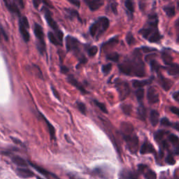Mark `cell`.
<instances>
[{
    "label": "cell",
    "instance_id": "obj_23",
    "mask_svg": "<svg viewBox=\"0 0 179 179\" xmlns=\"http://www.w3.org/2000/svg\"><path fill=\"white\" fill-rule=\"evenodd\" d=\"M48 39H49L50 41L53 44L55 45V46H59V45H61V42L60 41V40L58 39V38L57 37L56 34H55L54 33L49 32L48 34Z\"/></svg>",
    "mask_w": 179,
    "mask_h": 179
},
{
    "label": "cell",
    "instance_id": "obj_15",
    "mask_svg": "<svg viewBox=\"0 0 179 179\" xmlns=\"http://www.w3.org/2000/svg\"><path fill=\"white\" fill-rule=\"evenodd\" d=\"M159 83L162 86V88L165 91L169 90L170 88H171L172 85H173V83L171 82V81H170V80L167 79H165V78H164L161 75L159 76Z\"/></svg>",
    "mask_w": 179,
    "mask_h": 179
},
{
    "label": "cell",
    "instance_id": "obj_6",
    "mask_svg": "<svg viewBox=\"0 0 179 179\" xmlns=\"http://www.w3.org/2000/svg\"><path fill=\"white\" fill-rule=\"evenodd\" d=\"M96 22L97 26V37H99L109 27V20L106 17H100Z\"/></svg>",
    "mask_w": 179,
    "mask_h": 179
},
{
    "label": "cell",
    "instance_id": "obj_46",
    "mask_svg": "<svg viewBox=\"0 0 179 179\" xmlns=\"http://www.w3.org/2000/svg\"><path fill=\"white\" fill-rule=\"evenodd\" d=\"M111 9H112V11L115 14H117V4L116 3H114V4H111Z\"/></svg>",
    "mask_w": 179,
    "mask_h": 179
},
{
    "label": "cell",
    "instance_id": "obj_58",
    "mask_svg": "<svg viewBox=\"0 0 179 179\" xmlns=\"http://www.w3.org/2000/svg\"><path fill=\"white\" fill-rule=\"evenodd\" d=\"M178 8H179V2H178Z\"/></svg>",
    "mask_w": 179,
    "mask_h": 179
},
{
    "label": "cell",
    "instance_id": "obj_36",
    "mask_svg": "<svg viewBox=\"0 0 179 179\" xmlns=\"http://www.w3.org/2000/svg\"><path fill=\"white\" fill-rule=\"evenodd\" d=\"M111 69H112V65L110 63L107 64V65H104L103 67H102V72L105 74H108L111 72Z\"/></svg>",
    "mask_w": 179,
    "mask_h": 179
},
{
    "label": "cell",
    "instance_id": "obj_16",
    "mask_svg": "<svg viewBox=\"0 0 179 179\" xmlns=\"http://www.w3.org/2000/svg\"><path fill=\"white\" fill-rule=\"evenodd\" d=\"M155 149L153 145L150 143L146 142L143 145L141 146L140 149V153L141 154H147V153H154Z\"/></svg>",
    "mask_w": 179,
    "mask_h": 179
},
{
    "label": "cell",
    "instance_id": "obj_28",
    "mask_svg": "<svg viewBox=\"0 0 179 179\" xmlns=\"http://www.w3.org/2000/svg\"><path fill=\"white\" fill-rule=\"evenodd\" d=\"M144 94H145V92H144V90L142 89V88L138 89L136 91L137 98L139 102H141V101L143 100V99L144 97Z\"/></svg>",
    "mask_w": 179,
    "mask_h": 179
},
{
    "label": "cell",
    "instance_id": "obj_54",
    "mask_svg": "<svg viewBox=\"0 0 179 179\" xmlns=\"http://www.w3.org/2000/svg\"><path fill=\"white\" fill-rule=\"evenodd\" d=\"M34 2V5H35V7H38V5H39V4L40 3V1H33Z\"/></svg>",
    "mask_w": 179,
    "mask_h": 179
},
{
    "label": "cell",
    "instance_id": "obj_34",
    "mask_svg": "<svg viewBox=\"0 0 179 179\" xmlns=\"http://www.w3.org/2000/svg\"><path fill=\"white\" fill-rule=\"evenodd\" d=\"M77 107L79 111H81V114H86V107L83 102H77Z\"/></svg>",
    "mask_w": 179,
    "mask_h": 179
},
{
    "label": "cell",
    "instance_id": "obj_26",
    "mask_svg": "<svg viewBox=\"0 0 179 179\" xmlns=\"http://www.w3.org/2000/svg\"><path fill=\"white\" fill-rule=\"evenodd\" d=\"M137 114H138L139 118L140 119H141L142 120H145L146 115V110L145 107H144L143 105H141L140 107H139Z\"/></svg>",
    "mask_w": 179,
    "mask_h": 179
},
{
    "label": "cell",
    "instance_id": "obj_40",
    "mask_svg": "<svg viewBox=\"0 0 179 179\" xmlns=\"http://www.w3.org/2000/svg\"><path fill=\"white\" fill-rule=\"evenodd\" d=\"M122 109L123 112L127 115H130L131 114L132 111V107L129 105H123L122 106Z\"/></svg>",
    "mask_w": 179,
    "mask_h": 179
},
{
    "label": "cell",
    "instance_id": "obj_29",
    "mask_svg": "<svg viewBox=\"0 0 179 179\" xmlns=\"http://www.w3.org/2000/svg\"><path fill=\"white\" fill-rule=\"evenodd\" d=\"M164 132L162 131V130H159V131H157V132L155 134V140L156 141L159 142L160 141L162 140L163 137H164Z\"/></svg>",
    "mask_w": 179,
    "mask_h": 179
},
{
    "label": "cell",
    "instance_id": "obj_1",
    "mask_svg": "<svg viewBox=\"0 0 179 179\" xmlns=\"http://www.w3.org/2000/svg\"><path fill=\"white\" fill-rule=\"evenodd\" d=\"M132 69V76L143 77L146 75L143 62L141 60V55L139 49H136L133 53V58L129 60Z\"/></svg>",
    "mask_w": 179,
    "mask_h": 179
},
{
    "label": "cell",
    "instance_id": "obj_44",
    "mask_svg": "<svg viewBox=\"0 0 179 179\" xmlns=\"http://www.w3.org/2000/svg\"><path fill=\"white\" fill-rule=\"evenodd\" d=\"M128 179H139L138 177V175L136 173H133V172H129L127 175Z\"/></svg>",
    "mask_w": 179,
    "mask_h": 179
},
{
    "label": "cell",
    "instance_id": "obj_51",
    "mask_svg": "<svg viewBox=\"0 0 179 179\" xmlns=\"http://www.w3.org/2000/svg\"><path fill=\"white\" fill-rule=\"evenodd\" d=\"M173 97L175 99V100H176L178 102H179V91L173 94Z\"/></svg>",
    "mask_w": 179,
    "mask_h": 179
},
{
    "label": "cell",
    "instance_id": "obj_56",
    "mask_svg": "<svg viewBox=\"0 0 179 179\" xmlns=\"http://www.w3.org/2000/svg\"><path fill=\"white\" fill-rule=\"evenodd\" d=\"M177 41L179 42V32H178V34H177Z\"/></svg>",
    "mask_w": 179,
    "mask_h": 179
},
{
    "label": "cell",
    "instance_id": "obj_17",
    "mask_svg": "<svg viewBox=\"0 0 179 179\" xmlns=\"http://www.w3.org/2000/svg\"><path fill=\"white\" fill-rule=\"evenodd\" d=\"M159 114L157 111L153 110L151 111L150 114V121L151 125L153 126H156L157 125L158 122H159Z\"/></svg>",
    "mask_w": 179,
    "mask_h": 179
},
{
    "label": "cell",
    "instance_id": "obj_12",
    "mask_svg": "<svg viewBox=\"0 0 179 179\" xmlns=\"http://www.w3.org/2000/svg\"><path fill=\"white\" fill-rule=\"evenodd\" d=\"M86 2L89 6L90 9L93 11H96L98 8H100L104 4V1H101V0H91V1L87 0Z\"/></svg>",
    "mask_w": 179,
    "mask_h": 179
},
{
    "label": "cell",
    "instance_id": "obj_3",
    "mask_svg": "<svg viewBox=\"0 0 179 179\" xmlns=\"http://www.w3.org/2000/svg\"><path fill=\"white\" fill-rule=\"evenodd\" d=\"M28 28L29 23L27 18L25 16L20 18V21H19V30H20L22 37L23 38L25 42H28L29 39H30V36H29L28 30H27Z\"/></svg>",
    "mask_w": 179,
    "mask_h": 179
},
{
    "label": "cell",
    "instance_id": "obj_33",
    "mask_svg": "<svg viewBox=\"0 0 179 179\" xmlns=\"http://www.w3.org/2000/svg\"><path fill=\"white\" fill-rule=\"evenodd\" d=\"M94 103L95 104V105H96L97 107H98L101 111H103V112L105 113V114H107V113H108L107 109V108H106L105 105H104L103 103H101V102H100L99 101H97V100H94Z\"/></svg>",
    "mask_w": 179,
    "mask_h": 179
},
{
    "label": "cell",
    "instance_id": "obj_22",
    "mask_svg": "<svg viewBox=\"0 0 179 179\" xmlns=\"http://www.w3.org/2000/svg\"><path fill=\"white\" fill-rule=\"evenodd\" d=\"M162 59L165 65L169 66L173 64V57H171L170 54L166 53V52H163L162 54Z\"/></svg>",
    "mask_w": 179,
    "mask_h": 179
},
{
    "label": "cell",
    "instance_id": "obj_31",
    "mask_svg": "<svg viewBox=\"0 0 179 179\" xmlns=\"http://www.w3.org/2000/svg\"><path fill=\"white\" fill-rule=\"evenodd\" d=\"M145 178L146 179H157V174L155 171L149 170L146 173Z\"/></svg>",
    "mask_w": 179,
    "mask_h": 179
},
{
    "label": "cell",
    "instance_id": "obj_7",
    "mask_svg": "<svg viewBox=\"0 0 179 179\" xmlns=\"http://www.w3.org/2000/svg\"><path fill=\"white\" fill-rule=\"evenodd\" d=\"M117 89L120 94V97L121 100H124L130 93V89L129 85L125 82L118 83L117 84Z\"/></svg>",
    "mask_w": 179,
    "mask_h": 179
},
{
    "label": "cell",
    "instance_id": "obj_10",
    "mask_svg": "<svg viewBox=\"0 0 179 179\" xmlns=\"http://www.w3.org/2000/svg\"><path fill=\"white\" fill-rule=\"evenodd\" d=\"M118 68L121 73L127 76H132V69L130 60L125 61L118 65Z\"/></svg>",
    "mask_w": 179,
    "mask_h": 179
},
{
    "label": "cell",
    "instance_id": "obj_57",
    "mask_svg": "<svg viewBox=\"0 0 179 179\" xmlns=\"http://www.w3.org/2000/svg\"><path fill=\"white\" fill-rule=\"evenodd\" d=\"M37 179H43L42 178H40V177H37Z\"/></svg>",
    "mask_w": 179,
    "mask_h": 179
},
{
    "label": "cell",
    "instance_id": "obj_20",
    "mask_svg": "<svg viewBox=\"0 0 179 179\" xmlns=\"http://www.w3.org/2000/svg\"><path fill=\"white\" fill-rule=\"evenodd\" d=\"M12 162L18 166H22V167H25L27 165V162L24 159H22V157H19V156H13L12 157Z\"/></svg>",
    "mask_w": 179,
    "mask_h": 179
},
{
    "label": "cell",
    "instance_id": "obj_41",
    "mask_svg": "<svg viewBox=\"0 0 179 179\" xmlns=\"http://www.w3.org/2000/svg\"><path fill=\"white\" fill-rule=\"evenodd\" d=\"M166 162L168 163L169 164L173 165V164H175L176 161H175L174 158H173V157L171 155H169L166 158Z\"/></svg>",
    "mask_w": 179,
    "mask_h": 179
},
{
    "label": "cell",
    "instance_id": "obj_43",
    "mask_svg": "<svg viewBox=\"0 0 179 179\" xmlns=\"http://www.w3.org/2000/svg\"><path fill=\"white\" fill-rule=\"evenodd\" d=\"M161 124L162 125H164L166 127L172 126V125H173L166 118H163L161 120Z\"/></svg>",
    "mask_w": 179,
    "mask_h": 179
},
{
    "label": "cell",
    "instance_id": "obj_32",
    "mask_svg": "<svg viewBox=\"0 0 179 179\" xmlns=\"http://www.w3.org/2000/svg\"><path fill=\"white\" fill-rule=\"evenodd\" d=\"M32 164L33 167L35 169L36 171H38L39 172V173H41V174L46 175V176L49 174V172L47 171V170L41 167V166H38V165H36V164Z\"/></svg>",
    "mask_w": 179,
    "mask_h": 179
},
{
    "label": "cell",
    "instance_id": "obj_14",
    "mask_svg": "<svg viewBox=\"0 0 179 179\" xmlns=\"http://www.w3.org/2000/svg\"><path fill=\"white\" fill-rule=\"evenodd\" d=\"M68 81L72 85V86H74L75 88H77L78 90H80L83 94L88 93V92H87L86 89H85L84 87H83L82 85H81V83H80L79 81L74 77V76H69L68 77Z\"/></svg>",
    "mask_w": 179,
    "mask_h": 179
},
{
    "label": "cell",
    "instance_id": "obj_19",
    "mask_svg": "<svg viewBox=\"0 0 179 179\" xmlns=\"http://www.w3.org/2000/svg\"><path fill=\"white\" fill-rule=\"evenodd\" d=\"M167 72L169 75L176 76L179 75V65L176 64H172L166 68Z\"/></svg>",
    "mask_w": 179,
    "mask_h": 179
},
{
    "label": "cell",
    "instance_id": "obj_11",
    "mask_svg": "<svg viewBox=\"0 0 179 179\" xmlns=\"http://www.w3.org/2000/svg\"><path fill=\"white\" fill-rule=\"evenodd\" d=\"M16 173L20 178H28L34 176V173L32 171L25 168H18L16 169Z\"/></svg>",
    "mask_w": 179,
    "mask_h": 179
},
{
    "label": "cell",
    "instance_id": "obj_53",
    "mask_svg": "<svg viewBox=\"0 0 179 179\" xmlns=\"http://www.w3.org/2000/svg\"><path fill=\"white\" fill-rule=\"evenodd\" d=\"M61 71H62V72H63V73H67L69 71V69H68V68H67L66 67H61Z\"/></svg>",
    "mask_w": 179,
    "mask_h": 179
},
{
    "label": "cell",
    "instance_id": "obj_39",
    "mask_svg": "<svg viewBox=\"0 0 179 179\" xmlns=\"http://www.w3.org/2000/svg\"><path fill=\"white\" fill-rule=\"evenodd\" d=\"M66 11H67V13L69 15V16H71V17H76V16L77 18H79V13H78V12L75 11V10L66 9Z\"/></svg>",
    "mask_w": 179,
    "mask_h": 179
},
{
    "label": "cell",
    "instance_id": "obj_5",
    "mask_svg": "<svg viewBox=\"0 0 179 179\" xmlns=\"http://www.w3.org/2000/svg\"><path fill=\"white\" fill-rule=\"evenodd\" d=\"M80 43L77 39L68 36L66 38V47L68 51L74 52L76 55L79 52Z\"/></svg>",
    "mask_w": 179,
    "mask_h": 179
},
{
    "label": "cell",
    "instance_id": "obj_37",
    "mask_svg": "<svg viewBox=\"0 0 179 179\" xmlns=\"http://www.w3.org/2000/svg\"><path fill=\"white\" fill-rule=\"evenodd\" d=\"M97 51H98V48H97V46H92L91 48L88 49V55L91 57L94 56V55H96Z\"/></svg>",
    "mask_w": 179,
    "mask_h": 179
},
{
    "label": "cell",
    "instance_id": "obj_24",
    "mask_svg": "<svg viewBox=\"0 0 179 179\" xmlns=\"http://www.w3.org/2000/svg\"><path fill=\"white\" fill-rule=\"evenodd\" d=\"M161 38H162L161 35L159 34V32L157 30V31H155V32H154L150 36H149L148 41L151 43H155V42H157V41H159Z\"/></svg>",
    "mask_w": 179,
    "mask_h": 179
},
{
    "label": "cell",
    "instance_id": "obj_18",
    "mask_svg": "<svg viewBox=\"0 0 179 179\" xmlns=\"http://www.w3.org/2000/svg\"><path fill=\"white\" fill-rule=\"evenodd\" d=\"M41 118H43V120L45 121V123H46L47 127H48V132H49V133H50V137H51L52 139H55V128H54V127L52 125L51 123H50L49 121H48V120L46 119V117H45V116H43V114H41Z\"/></svg>",
    "mask_w": 179,
    "mask_h": 179
},
{
    "label": "cell",
    "instance_id": "obj_49",
    "mask_svg": "<svg viewBox=\"0 0 179 179\" xmlns=\"http://www.w3.org/2000/svg\"><path fill=\"white\" fill-rule=\"evenodd\" d=\"M52 90H53V95H55V97H56V98H57V99H59V100H60V95H59V93H57V92L56 91V90L55 89V88H52Z\"/></svg>",
    "mask_w": 179,
    "mask_h": 179
},
{
    "label": "cell",
    "instance_id": "obj_48",
    "mask_svg": "<svg viewBox=\"0 0 179 179\" xmlns=\"http://www.w3.org/2000/svg\"><path fill=\"white\" fill-rule=\"evenodd\" d=\"M146 168H147V166L144 164H139V171H141V172H143Z\"/></svg>",
    "mask_w": 179,
    "mask_h": 179
},
{
    "label": "cell",
    "instance_id": "obj_9",
    "mask_svg": "<svg viewBox=\"0 0 179 179\" xmlns=\"http://www.w3.org/2000/svg\"><path fill=\"white\" fill-rule=\"evenodd\" d=\"M147 99L150 104H155L159 102V94L154 87H150L148 90Z\"/></svg>",
    "mask_w": 179,
    "mask_h": 179
},
{
    "label": "cell",
    "instance_id": "obj_27",
    "mask_svg": "<svg viewBox=\"0 0 179 179\" xmlns=\"http://www.w3.org/2000/svg\"><path fill=\"white\" fill-rule=\"evenodd\" d=\"M150 68L151 70L153 71V72H158L160 67V65H159V63L155 60H152L150 61Z\"/></svg>",
    "mask_w": 179,
    "mask_h": 179
},
{
    "label": "cell",
    "instance_id": "obj_50",
    "mask_svg": "<svg viewBox=\"0 0 179 179\" xmlns=\"http://www.w3.org/2000/svg\"><path fill=\"white\" fill-rule=\"evenodd\" d=\"M172 127H173L176 130H177V131L179 132V123H174V124L172 125Z\"/></svg>",
    "mask_w": 179,
    "mask_h": 179
},
{
    "label": "cell",
    "instance_id": "obj_42",
    "mask_svg": "<svg viewBox=\"0 0 179 179\" xmlns=\"http://www.w3.org/2000/svg\"><path fill=\"white\" fill-rule=\"evenodd\" d=\"M125 6L126 8L129 10V11L131 12V13H133L134 12V6L132 2L131 1H125Z\"/></svg>",
    "mask_w": 179,
    "mask_h": 179
},
{
    "label": "cell",
    "instance_id": "obj_8",
    "mask_svg": "<svg viewBox=\"0 0 179 179\" xmlns=\"http://www.w3.org/2000/svg\"><path fill=\"white\" fill-rule=\"evenodd\" d=\"M42 11H43V13H44L45 18H46L47 23L48 24V25H49L54 31H55V32H59V31H60L58 27V25H57L56 22L54 20L53 17H52L51 13H50V12L49 11H48V9H47L46 8L43 7Z\"/></svg>",
    "mask_w": 179,
    "mask_h": 179
},
{
    "label": "cell",
    "instance_id": "obj_38",
    "mask_svg": "<svg viewBox=\"0 0 179 179\" xmlns=\"http://www.w3.org/2000/svg\"><path fill=\"white\" fill-rule=\"evenodd\" d=\"M169 140L173 144L178 143L179 141L178 137L176 136L174 134H170L169 136Z\"/></svg>",
    "mask_w": 179,
    "mask_h": 179
},
{
    "label": "cell",
    "instance_id": "obj_52",
    "mask_svg": "<svg viewBox=\"0 0 179 179\" xmlns=\"http://www.w3.org/2000/svg\"><path fill=\"white\" fill-rule=\"evenodd\" d=\"M11 139H12V140H13V141L14 142V143H17V144H21V145H22V142L20 141V140L16 139H15V138H11Z\"/></svg>",
    "mask_w": 179,
    "mask_h": 179
},
{
    "label": "cell",
    "instance_id": "obj_21",
    "mask_svg": "<svg viewBox=\"0 0 179 179\" xmlns=\"http://www.w3.org/2000/svg\"><path fill=\"white\" fill-rule=\"evenodd\" d=\"M151 80H143V81H139V80H135V81H132L133 86L135 88H138L140 89L142 87L145 86L146 85L150 84Z\"/></svg>",
    "mask_w": 179,
    "mask_h": 179
},
{
    "label": "cell",
    "instance_id": "obj_2",
    "mask_svg": "<svg viewBox=\"0 0 179 179\" xmlns=\"http://www.w3.org/2000/svg\"><path fill=\"white\" fill-rule=\"evenodd\" d=\"M34 34H35L36 37L38 39L37 43V48L39 50L40 53H43V52L46 50V46H45V41H44V34L42 27L39 24H34Z\"/></svg>",
    "mask_w": 179,
    "mask_h": 179
},
{
    "label": "cell",
    "instance_id": "obj_30",
    "mask_svg": "<svg viewBox=\"0 0 179 179\" xmlns=\"http://www.w3.org/2000/svg\"><path fill=\"white\" fill-rule=\"evenodd\" d=\"M108 60L112 62H118L119 60V55L116 53H113L107 55Z\"/></svg>",
    "mask_w": 179,
    "mask_h": 179
},
{
    "label": "cell",
    "instance_id": "obj_25",
    "mask_svg": "<svg viewBox=\"0 0 179 179\" xmlns=\"http://www.w3.org/2000/svg\"><path fill=\"white\" fill-rule=\"evenodd\" d=\"M164 11L165 12V13H166V15H167L168 17H169V18H171V17H173V15H175V8L174 6H166L164 7Z\"/></svg>",
    "mask_w": 179,
    "mask_h": 179
},
{
    "label": "cell",
    "instance_id": "obj_13",
    "mask_svg": "<svg viewBox=\"0 0 179 179\" xmlns=\"http://www.w3.org/2000/svg\"><path fill=\"white\" fill-rule=\"evenodd\" d=\"M5 4H6V7L10 12L14 13V14H17L20 16V9H19L18 6H17L15 2L14 1H4Z\"/></svg>",
    "mask_w": 179,
    "mask_h": 179
},
{
    "label": "cell",
    "instance_id": "obj_55",
    "mask_svg": "<svg viewBox=\"0 0 179 179\" xmlns=\"http://www.w3.org/2000/svg\"><path fill=\"white\" fill-rule=\"evenodd\" d=\"M176 25L177 26H179V18L176 20Z\"/></svg>",
    "mask_w": 179,
    "mask_h": 179
},
{
    "label": "cell",
    "instance_id": "obj_47",
    "mask_svg": "<svg viewBox=\"0 0 179 179\" xmlns=\"http://www.w3.org/2000/svg\"><path fill=\"white\" fill-rule=\"evenodd\" d=\"M69 2L72 3V4L76 5L77 7H79L80 6V4H81V2H80L79 1H76V0H69Z\"/></svg>",
    "mask_w": 179,
    "mask_h": 179
},
{
    "label": "cell",
    "instance_id": "obj_45",
    "mask_svg": "<svg viewBox=\"0 0 179 179\" xmlns=\"http://www.w3.org/2000/svg\"><path fill=\"white\" fill-rule=\"evenodd\" d=\"M170 110H171V111L172 113H173V114L176 115V116H179V109L177 107H171V108H170Z\"/></svg>",
    "mask_w": 179,
    "mask_h": 179
},
{
    "label": "cell",
    "instance_id": "obj_35",
    "mask_svg": "<svg viewBox=\"0 0 179 179\" xmlns=\"http://www.w3.org/2000/svg\"><path fill=\"white\" fill-rule=\"evenodd\" d=\"M135 39L134 38V36L132 35V34L131 32H129L127 33V36H126V41L127 42V43L129 45H132V43L134 42V40Z\"/></svg>",
    "mask_w": 179,
    "mask_h": 179
},
{
    "label": "cell",
    "instance_id": "obj_4",
    "mask_svg": "<svg viewBox=\"0 0 179 179\" xmlns=\"http://www.w3.org/2000/svg\"><path fill=\"white\" fill-rule=\"evenodd\" d=\"M125 140L127 143L130 150L133 153H136L139 148V140L136 135H123Z\"/></svg>",
    "mask_w": 179,
    "mask_h": 179
}]
</instances>
